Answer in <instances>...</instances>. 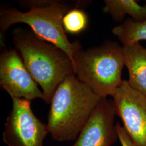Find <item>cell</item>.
<instances>
[{
    "mask_svg": "<svg viewBox=\"0 0 146 146\" xmlns=\"http://www.w3.org/2000/svg\"><path fill=\"white\" fill-rule=\"evenodd\" d=\"M101 99L75 74L67 77L50 102L47 125L52 139L58 142L76 140Z\"/></svg>",
    "mask_w": 146,
    "mask_h": 146,
    "instance_id": "obj_1",
    "label": "cell"
},
{
    "mask_svg": "<svg viewBox=\"0 0 146 146\" xmlns=\"http://www.w3.org/2000/svg\"><path fill=\"white\" fill-rule=\"evenodd\" d=\"M13 37L26 68L42 88L44 102L50 104L59 84L75 74L72 60L61 49L29 29L18 28L13 32Z\"/></svg>",
    "mask_w": 146,
    "mask_h": 146,
    "instance_id": "obj_2",
    "label": "cell"
},
{
    "mask_svg": "<svg viewBox=\"0 0 146 146\" xmlns=\"http://www.w3.org/2000/svg\"><path fill=\"white\" fill-rule=\"evenodd\" d=\"M124 66L122 47L113 41L86 50L81 48L74 56L75 75L101 98L113 96L122 82Z\"/></svg>",
    "mask_w": 146,
    "mask_h": 146,
    "instance_id": "obj_3",
    "label": "cell"
},
{
    "mask_svg": "<svg viewBox=\"0 0 146 146\" xmlns=\"http://www.w3.org/2000/svg\"><path fill=\"white\" fill-rule=\"evenodd\" d=\"M72 9L65 2L48 0L46 5L31 8L27 12L14 8L2 10L0 12L1 33H4L13 25L25 23L38 37L61 49L73 64L74 56L82 47L78 41L71 42L68 40L63 26V17Z\"/></svg>",
    "mask_w": 146,
    "mask_h": 146,
    "instance_id": "obj_4",
    "label": "cell"
},
{
    "mask_svg": "<svg viewBox=\"0 0 146 146\" xmlns=\"http://www.w3.org/2000/svg\"><path fill=\"white\" fill-rule=\"evenodd\" d=\"M13 108L5 123L2 134L8 146H43L49 129L34 114L31 101L11 98Z\"/></svg>",
    "mask_w": 146,
    "mask_h": 146,
    "instance_id": "obj_5",
    "label": "cell"
},
{
    "mask_svg": "<svg viewBox=\"0 0 146 146\" xmlns=\"http://www.w3.org/2000/svg\"><path fill=\"white\" fill-rule=\"evenodd\" d=\"M116 115L134 146H146V96L123 80L113 96Z\"/></svg>",
    "mask_w": 146,
    "mask_h": 146,
    "instance_id": "obj_6",
    "label": "cell"
},
{
    "mask_svg": "<svg viewBox=\"0 0 146 146\" xmlns=\"http://www.w3.org/2000/svg\"><path fill=\"white\" fill-rule=\"evenodd\" d=\"M0 85L11 98L44 100L43 92L14 50H6L0 56Z\"/></svg>",
    "mask_w": 146,
    "mask_h": 146,
    "instance_id": "obj_7",
    "label": "cell"
},
{
    "mask_svg": "<svg viewBox=\"0 0 146 146\" xmlns=\"http://www.w3.org/2000/svg\"><path fill=\"white\" fill-rule=\"evenodd\" d=\"M113 99L102 98L72 146H111L119 140Z\"/></svg>",
    "mask_w": 146,
    "mask_h": 146,
    "instance_id": "obj_8",
    "label": "cell"
},
{
    "mask_svg": "<svg viewBox=\"0 0 146 146\" xmlns=\"http://www.w3.org/2000/svg\"><path fill=\"white\" fill-rule=\"evenodd\" d=\"M124 64L128 71V82L146 96V49L140 42L122 46Z\"/></svg>",
    "mask_w": 146,
    "mask_h": 146,
    "instance_id": "obj_9",
    "label": "cell"
},
{
    "mask_svg": "<svg viewBox=\"0 0 146 146\" xmlns=\"http://www.w3.org/2000/svg\"><path fill=\"white\" fill-rule=\"evenodd\" d=\"M103 11L115 21H121L128 15L136 22L146 20V3L139 5L135 0H105Z\"/></svg>",
    "mask_w": 146,
    "mask_h": 146,
    "instance_id": "obj_10",
    "label": "cell"
},
{
    "mask_svg": "<svg viewBox=\"0 0 146 146\" xmlns=\"http://www.w3.org/2000/svg\"><path fill=\"white\" fill-rule=\"evenodd\" d=\"M123 46L146 40V20L136 22L131 17L112 29Z\"/></svg>",
    "mask_w": 146,
    "mask_h": 146,
    "instance_id": "obj_11",
    "label": "cell"
},
{
    "mask_svg": "<svg viewBox=\"0 0 146 146\" xmlns=\"http://www.w3.org/2000/svg\"><path fill=\"white\" fill-rule=\"evenodd\" d=\"M88 23V19L86 13L77 8L70 9L63 19L64 31L72 34H77L84 31Z\"/></svg>",
    "mask_w": 146,
    "mask_h": 146,
    "instance_id": "obj_12",
    "label": "cell"
},
{
    "mask_svg": "<svg viewBox=\"0 0 146 146\" xmlns=\"http://www.w3.org/2000/svg\"><path fill=\"white\" fill-rule=\"evenodd\" d=\"M116 128L121 146H134L125 128L119 122L116 123Z\"/></svg>",
    "mask_w": 146,
    "mask_h": 146,
    "instance_id": "obj_13",
    "label": "cell"
}]
</instances>
